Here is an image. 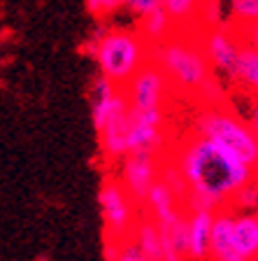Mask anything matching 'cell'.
<instances>
[{
    "label": "cell",
    "mask_w": 258,
    "mask_h": 261,
    "mask_svg": "<svg viewBox=\"0 0 258 261\" xmlns=\"http://www.w3.org/2000/svg\"><path fill=\"white\" fill-rule=\"evenodd\" d=\"M186 185V210H223L247 182L258 175V168L231 152L221 142L193 133L179 145L172 159Z\"/></svg>",
    "instance_id": "obj_1"
},
{
    "label": "cell",
    "mask_w": 258,
    "mask_h": 261,
    "mask_svg": "<svg viewBox=\"0 0 258 261\" xmlns=\"http://www.w3.org/2000/svg\"><path fill=\"white\" fill-rule=\"evenodd\" d=\"M151 61H156L177 93L198 96L205 84L214 80V68L205 54L198 31H177L163 42L151 44Z\"/></svg>",
    "instance_id": "obj_2"
},
{
    "label": "cell",
    "mask_w": 258,
    "mask_h": 261,
    "mask_svg": "<svg viewBox=\"0 0 258 261\" xmlns=\"http://www.w3.org/2000/svg\"><path fill=\"white\" fill-rule=\"evenodd\" d=\"M89 54L98 65V75L107 77L117 87H126L151 61V44L137 28L98 26L89 38Z\"/></svg>",
    "instance_id": "obj_3"
},
{
    "label": "cell",
    "mask_w": 258,
    "mask_h": 261,
    "mask_svg": "<svg viewBox=\"0 0 258 261\" xmlns=\"http://www.w3.org/2000/svg\"><path fill=\"white\" fill-rule=\"evenodd\" d=\"M193 126H195V133L221 142V145L228 147L231 152H235L242 161H247L249 166L258 168L256 133H253L249 119L240 117L235 110L226 108L223 103L205 105V110H200V114L195 117Z\"/></svg>",
    "instance_id": "obj_4"
},
{
    "label": "cell",
    "mask_w": 258,
    "mask_h": 261,
    "mask_svg": "<svg viewBox=\"0 0 258 261\" xmlns=\"http://www.w3.org/2000/svg\"><path fill=\"white\" fill-rule=\"evenodd\" d=\"M98 201H100L102 224H105V245H107L105 252H107V259H112L121 245L133 240L137 222L142 217V205L135 201L121 179L112 177L102 182Z\"/></svg>",
    "instance_id": "obj_5"
},
{
    "label": "cell",
    "mask_w": 258,
    "mask_h": 261,
    "mask_svg": "<svg viewBox=\"0 0 258 261\" xmlns=\"http://www.w3.org/2000/svg\"><path fill=\"white\" fill-rule=\"evenodd\" d=\"M198 35L205 54H207L212 68H214V75H223L228 80H233L237 70V61H240V54H242L244 47L237 38L235 28L231 23H223V26L207 28V31H198Z\"/></svg>",
    "instance_id": "obj_6"
},
{
    "label": "cell",
    "mask_w": 258,
    "mask_h": 261,
    "mask_svg": "<svg viewBox=\"0 0 258 261\" xmlns=\"http://www.w3.org/2000/svg\"><path fill=\"white\" fill-rule=\"evenodd\" d=\"M124 91L133 110H156V108H163L170 91H175V89H172L170 80H167V75L163 72L161 65L156 61H149L126 84Z\"/></svg>",
    "instance_id": "obj_7"
},
{
    "label": "cell",
    "mask_w": 258,
    "mask_h": 261,
    "mask_svg": "<svg viewBox=\"0 0 258 261\" xmlns=\"http://www.w3.org/2000/svg\"><path fill=\"white\" fill-rule=\"evenodd\" d=\"M161 175H158V159L156 154L149 152H133L124 159V173H121V182L126 185V189L133 194V198L137 203H145V198L149 196L151 187L156 185Z\"/></svg>",
    "instance_id": "obj_8"
},
{
    "label": "cell",
    "mask_w": 258,
    "mask_h": 261,
    "mask_svg": "<svg viewBox=\"0 0 258 261\" xmlns=\"http://www.w3.org/2000/svg\"><path fill=\"white\" fill-rule=\"evenodd\" d=\"M133 110V108H130ZM163 108L156 110H133L128 133V152H149L156 154L163 145Z\"/></svg>",
    "instance_id": "obj_9"
},
{
    "label": "cell",
    "mask_w": 258,
    "mask_h": 261,
    "mask_svg": "<svg viewBox=\"0 0 258 261\" xmlns=\"http://www.w3.org/2000/svg\"><path fill=\"white\" fill-rule=\"evenodd\" d=\"M233 222H235V210L223 207L214 215V228H212V247L210 261H247L235 245L233 236Z\"/></svg>",
    "instance_id": "obj_10"
},
{
    "label": "cell",
    "mask_w": 258,
    "mask_h": 261,
    "mask_svg": "<svg viewBox=\"0 0 258 261\" xmlns=\"http://www.w3.org/2000/svg\"><path fill=\"white\" fill-rule=\"evenodd\" d=\"M214 210H188V259L210 261Z\"/></svg>",
    "instance_id": "obj_11"
},
{
    "label": "cell",
    "mask_w": 258,
    "mask_h": 261,
    "mask_svg": "<svg viewBox=\"0 0 258 261\" xmlns=\"http://www.w3.org/2000/svg\"><path fill=\"white\" fill-rule=\"evenodd\" d=\"M182 198L175 194L170 185L165 179H158L156 185L151 187L149 196L142 203V210H145L147 217H151L156 224H165L170 219H175L177 215H182Z\"/></svg>",
    "instance_id": "obj_12"
},
{
    "label": "cell",
    "mask_w": 258,
    "mask_h": 261,
    "mask_svg": "<svg viewBox=\"0 0 258 261\" xmlns=\"http://www.w3.org/2000/svg\"><path fill=\"white\" fill-rule=\"evenodd\" d=\"M233 236L240 254L247 261H258V212H237L233 222Z\"/></svg>",
    "instance_id": "obj_13"
},
{
    "label": "cell",
    "mask_w": 258,
    "mask_h": 261,
    "mask_svg": "<svg viewBox=\"0 0 258 261\" xmlns=\"http://www.w3.org/2000/svg\"><path fill=\"white\" fill-rule=\"evenodd\" d=\"M133 240L137 243L142 254L147 256V261H163L165 259V240H163L161 226H158L151 217H147L145 212H142L140 222H137Z\"/></svg>",
    "instance_id": "obj_14"
},
{
    "label": "cell",
    "mask_w": 258,
    "mask_h": 261,
    "mask_svg": "<svg viewBox=\"0 0 258 261\" xmlns=\"http://www.w3.org/2000/svg\"><path fill=\"white\" fill-rule=\"evenodd\" d=\"M137 31L142 33V38H145L149 44H158L177 31V23H175V19L167 14L165 7H161V10L151 12V14L145 16V19H137Z\"/></svg>",
    "instance_id": "obj_15"
},
{
    "label": "cell",
    "mask_w": 258,
    "mask_h": 261,
    "mask_svg": "<svg viewBox=\"0 0 258 261\" xmlns=\"http://www.w3.org/2000/svg\"><path fill=\"white\" fill-rule=\"evenodd\" d=\"M233 82L240 89H244L249 96L258 98V49L242 47V54H240V61H237V70Z\"/></svg>",
    "instance_id": "obj_16"
},
{
    "label": "cell",
    "mask_w": 258,
    "mask_h": 261,
    "mask_svg": "<svg viewBox=\"0 0 258 261\" xmlns=\"http://www.w3.org/2000/svg\"><path fill=\"white\" fill-rule=\"evenodd\" d=\"M205 0H165V10L167 14L175 19L177 28L188 31V26H193L198 19V12L203 7Z\"/></svg>",
    "instance_id": "obj_17"
},
{
    "label": "cell",
    "mask_w": 258,
    "mask_h": 261,
    "mask_svg": "<svg viewBox=\"0 0 258 261\" xmlns=\"http://www.w3.org/2000/svg\"><path fill=\"white\" fill-rule=\"evenodd\" d=\"M228 12H231L228 23L258 21V0H228Z\"/></svg>",
    "instance_id": "obj_18"
},
{
    "label": "cell",
    "mask_w": 258,
    "mask_h": 261,
    "mask_svg": "<svg viewBox=\"0 0 258 261\" xmlns=\"http://www.w3.org/2000/svg\"><path fill=\"white\" fill-rule=\"evenodd\" d=\"M231 207L237 212H258V179L256 177L237 191Z\"/></svg>",
    "instance_id": "obj_19"
},
{
    "label": "cell",
    "mask_w": 258,
    "mask_h": 261,
    "mask_svg": "<svg viewBox=\"0 0 258 261\" xmlns=\"http://www.w3.org/2000/svg\"><path fill=\"white\" fill-rule=\"evenodd\" d=\"M161 7H165V0H124V10L133 19H145Z\"/></svg>",
    "instance_id": "obj_20"
},
{
    "label": "cell",
    "mask_w": 258,
    "mask_h": 261,
    "mask_svg": "<svg viewBox=\"0 0 258 261\" xmlns=\"http://www.w3.org/2000/svg\"><path fill=\"white\" fill-rule=\"evenodd\" d=\"M121 7H124V0H86V10H89V14L96 16L98 21L112 16Z\"/></svg>",
    "instance_id": "obj_21"
},
{
    "label": "cell",
    "mask_w": 258,
    "mask_h": 261,
    "mask_svg": "<svg viewBox=\"0 0 258 261\" xmlns=\"http://www.w3.org/2000/svg\"><path fill=\"white\" fill-rule=\"evenodd\" d=\"M235 28L237 38L244 47H251V49H258V21H249V23H231Z\"/></svg>",
    "instance_id": "obj_22"
},
{
    "label": "cell",
    "mask_w": 258,
    "mask_h": 261,
    "mask_svg": "<svg viewBox=\"0 0 258 261\" xmlns=\"http://www.w3.org/2000/svg\"><path fill=\"white\" fill-rule=\"evenodd\" d=\"M109 261H147V256L142 254V250L137 247L135 240H128V243H124L119 247L117 254H114Z\"/></svg>",
    "instance_id": "obj_23"
},
{
    "label": "cell",
    "mask_w": 258,
    "mask_h": 261,
    "mask_svg": "<svg viewBox=\"0 0 258 261\" xmlns=\"http://www.w3.org/2000/svg\"><path fill=\"white\" fill-rule=\"evenodd\" d=\"M249 124H251L253 133H256V140H258V98H256V103L251 105V112H249Z\"/></svg>",
    "instance_id": "obj_24"
}]
</instances>
